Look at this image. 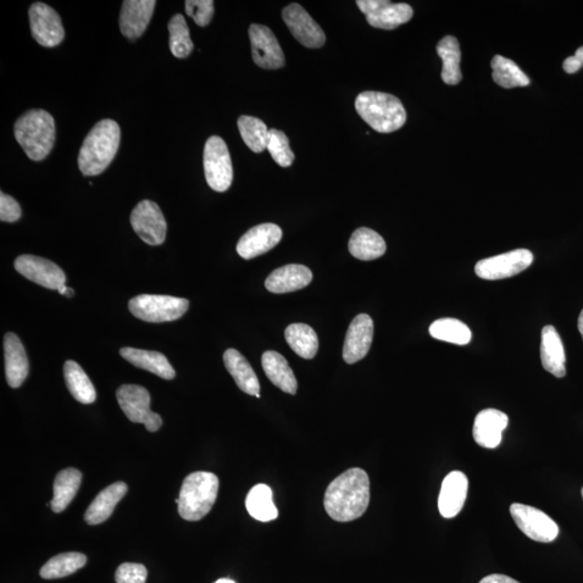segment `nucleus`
I'll use <instances>...</instances> for the list:
<instances>
[{"label": "nucleus", "mask_w": 583, "mask_h": 583, "mask_svg": "<svg viewBox=\"0 0 583 583\" xmlns=\"http://www.w3.org/2000/svg\"><path fill=\"white\" fill-rule=\"evenodd\" d=\"M214 583H236V582L233 581V580H230V579L223 578V579H220V580H218V581H216Z\"/></svg>", "instance_id": "nucleus-50"}, {"label": "nucleus", "mask_w": 583, "mask_h": 583, "mask_svg": "<svg viewBox=\"0 0 583 583\" xmlns=\"http://www.w3.org/2000/svg\"><path fill=\"white\" fill-rule=\"evenodd\" d=\"M370 479L362 469H349L326 488L324 508L337 522H352L365 513L370 503Z\"/></svg>", "instance_id": "nucleus-1"}, {"label": "nucleus", "mask_w": 583, "mask_h": 583, "mask_svg": "<svg viewBox=\"0 0 583 583\" xmlns=\"http://www.w3.org/2000/svg\"><path fill=\"white\" fill-rule=\"evenodd\" d=\"M64 379L71 396L82 404H91L97 400V391L86 371L75 361H66Z\"/></svg>", "instance_id": "nucleus-32"}, {"label": "nucleus", "mask_w": 583, "mask_h": 583, "mask_svg": "<svg viewBox=\"0 0 583 583\" xmlns=\"http://www.w3.org/2000/svg\"><path fill=\"white\" fill-rule=\"evenodd\" d=\"M132 229L149 246H160L165 240L166 221L157 204L151 200H143L131 214Z\"/></svg>", "instance_id": "nucleus-11"}, {"label": "nucleus", "mask_w": 583, "mask_h": 583, "mask_svg": "<svg viewBox=\"0 0 583 583\" xmlns=\"http://www.w3.org/2000/svg\"><path fill=\"white\" fill-rule=\"evenodd\" d=\"M219 477L211 472H193L186 477L175 503L182 519L200 521L212 509L218 498Z\"/></svg>", "instance_id": "nucleus-5"}, {"label": "nucleus", "mask_w": 583, "mask_h": 583, "mask_svg": "<svg viewBox=\"0 0 583 583\" xmlns=\"http://www.w3.org/2000/svg\"><path fill=\"white\" fill-rule=\"evenodd\" d=\"M82 475L80 470L69 468L60 471L55 476L53 484V499L50 505L53 512H62L73 501L80 490Z\"/></svg>", "instance_id": "nucleus-30"}, {"label": "nucleus", "mask_w": 583, "mask_h": 583, "mask_svg": "<svg viewBox=\"0 0 583 583\" xmlns=\"http://www.w3.org/2000/svg\"><path fill=\"white\" fill-rule=\"evenodd\" d=\"M205 179L213 191L229 190L233 179L230 154L223 138L211 136L205 143L203 153Z\"/></svg>", "instance_id": "nucleus-7"}, {"label": "nucleus", "mask_w": 583, "mask_h": 583, "mask_svg": "<svg viewBox=\"0 0 583 583\" xmlns=\"http://www.w3.org/2000/svg\"><path fill=\"white\" fill-rule=\"evenodd\" d=\"M437 52L438 57L443 61V69L441 77L444 82L449 86L458 85L462 81V71H460V52L459 42L453 36H447L437 43Z\"/></svg>", "instance_id": "nucleus-31"}, {"label": "nucleus", "mask_w": 583, "mask_h": 583, "mask_svg": "<svg viewBox=\"0 0 583 583\" xmlns=\"http://www.w3.org/2000/svg\"><path fill=\"white\" fill-rule=\"evenodd\" d=\"M479 583H521L516 581L511 577L501 575V574H493L486 576L485 578H483Z\"/></svg>", "instance_id": "nucleus-45"}, {"label": "nucleus", "mask_w": 583, "mask_h": 583, "mask_svg": "<svg viewBox=\"0 0 583 583\" xmlns=\"http://www.w3.org/2000/svg\"><path fill=\"white\" fill-rule=\"evenodd\" d=\"M534 255L529 249H519L480 260L475 265V274L485 280H502L519 275L529 268Z\"/></svg>", "instance_id": "nucleus-10"}, {"label": "nucleus", "mask_w": 583, "mask_h": 583, "mask_svg": "<svg viewBox=\"0 0 583 583\" xmlns=\"http://www.w3.org/2000/svg\"><path fill=\"white\" fill-rule=\"evenodd\" d=\"M578 329H579V331L581 333V336L583 338V310L581 311V314H580L579 319H578Z\"/></svg>", "instance_id": "nucleus-47"}, {"label": "nucleus", "mask_w": 583, "mask_h": 583, "mask_svg": "<svg viewBox=\"0 0 583 583\" xmlns=\"http://www.w3.org/2000/svg\"><path fill=\"white\" fill-rule=\"evenodd\" d=\"M582 68V64L579 62L578 59L573 55V57H569L564 61L563 69L566 73L575 74Z\"/></svg>", "instance_id": "nucleus-44"}, {"label": "nucleus", "mask_w": 583, "mask_h": 583, "mask_svg": "<svg viewBox=\"0 0 583 583\" xmlns=\"http://www.w3.org/2000/svg\"><path fill=\"white\" fill-rule=\"evenodd\" d=\"M117 400L132 423L143 424L147 431H158L163 419L151 409V394L146 388L137 385H122L116 392Z\"/></svg>", "instance_id": "nucleus-8"}, {"label": "nucleus", "mask_w": 583, "mask_h": 583, "mask_svg": "<svg viewBox=\"0 0 583 583\" xmlns=\"http://www.w3.org/2000/svg\"><path fill=\"white\" fill-rule=\"evenodd\" d=\"M14 136L31 160L42 161L52 151L55 124L46 110L32 109L22 115L14 125Z\"/></svg>", "instance_id": "nucleus-3"}, {"label": "nucleus", "mask_w": 583, "mask_h": 583, "mask_svg": "<svg viewBox=\"0 0 583 583\" xmlns=\"http://www.w3.org/2000/svg\"><path fill=\"white\" fill-rule=\"evenodd\" d=\"M147 569L146 566L136 563H124L116 570L117 583H146Z\"/></svg>", "instance_id": "nucleus-42"}, {"label": "nucleus", "mask_w": 583, "mask_h": 583, "mask_svg": "<svg viewBox=\"0 0 583 583\" xmlns=\"http://www.w3.org/2000/svg\"><path fill=\"white\" fill-rule=\"evenodd\" d=\"M14 268L26 279L50 290L58 291L61 287L65 286V272L52 260L35 255H21L15 259Z\"/></svg>", "instance_id": "nucleus-14"}, {"label": "nucleus", "mask_w": 583, "mask_h": 583, "mask_svg": "<svg viewBox=\"0 0 583 583\" xmlns=\"http://www.w3.org/2000/svg\"><path fill=\"white\" fill-rule=\"evenodd\" d=\"M185 10L197 25L203 27L213 18L214 3L212 0H187Z\"/></svg>", "instance_id": "nucleus-41"}, {"label": "nucleus", "mask_w": 583, "mask_h": 583, "mask_svg": "<svg viewBox=\"0 0 583 583\" xmlns=\"http://www.w3.org/2000/svg\"><path fill=\"white\" fill-rule=\"evenodd\" d=\"M22 210L16 200L9 194L0 193V220L14 223L21 219Z\"/></svg>", "instance_id": "nucleus-43"}, {"label": "nucleus", "mask_w": 583, "mask_h": 583, "mask_svg": "<svg viewBox=\"0 0 583 583\" xmlns=\"http://www.w3.org/2000/svg\"><path fill=\"white\" fill-rule=\"evenodd\" d=\"M238 129L246 146L254 153H263L268 149L269 130L264 121L257 117L241 116L238 119Z\"/></svg>", "instance_id": "nucleus-36"}, {"label": "nucleus", "mask_w": 583, "mask_h": 583, "mask_svg": "<svg viewBox=\"0 0 583 583\" xmlns=\"http://www.w3.org/2000/svg\"><path fill=\"white\" fill-rule=\"evenodd\" d=\"M282 230L276 224H260L248 230L237 244V252L244 259L268 253L281 241Z\"/></svg>", "instance_id": "nucleus-17"}, {"label": "nucleus", "mask_w": 583, "mask_h": 583, "mask_svg": "<svg viewBox=\"0 0 583 583\" xmlns=\"http://www.w3.org/2000/svg\"><path fill=\"white\" fill-rule=\"evenodd\" d=\"M348 249L350 254L355 259L373 260L386 253L387 246L380 233L362 227L353 233Z\"/></svg>", "instance_id": "nucleus-28"}, {"label": "nucleus", "mask_w": 583, "mask_h": 583, "mask_svg": "<svg viewBox=\"0 0 583 583\" xmlns=\"http://www.w3.org/2000/svg\"><path fill=\"white\" fill-rule=\"evenodd\" d=\"M155 0H127L122 3L120 30L122 35L135 41L144 34L152 20Z\"/></svg>", "instance_id": "nucleus-19"}, {"label": "nucleus", "mask_w": 583, "mask_h": 583, "mask_svg": "<svg viewBox=\"0 0 583 583\" xmlns=\"http://www.w3.org/2000/svg\"><path fill=\"white\" fill-rule=\"evenodd\" d=\"M575 57H576L577 59H578L579 62H580V63L582 64V66H583V46H582V47H580V48H578V50H577V52H576V53H575Z\"/></svg>", "instance_id": "nucleus-46"}, {"label": "nucleus", "mask_w": 583, "mask_h": 583, "mask_svg": "<svg viewBox=\"0 0 583 583\" xmlns=\"http://www.w3.org/2000/svg\"><path fill=\"white\" fill-rule=\"evenodd\" d=\"M69 287L66 286L61 287L58 290V292L61 294V296H65L66 292H68Z\"/></svg>", "instance_id": "nucleus-48"}, {"label": "nucleus", "mask_w": 583, "mask_h": 583, "mask_svg": "<svg viewBox=\"0 0 583 583\" xmlns=\"http://www.w3.org/2000/svg\"><path fill=\"white\" fill-rule=\"evenodd\" d=\"M508 424V416L501 410L494 409L481 410L475 419V441L482 447L496 448L502 443L503 431Z\"/></svg>", "instance_id": "nucleus-20"}, {"label": "nucleus", "mask_w": 583, "mask_h": 583, "mask_svg": "<svg viewBox=\"0 0 583 583\" xmlns=\"http://www.w3.org/2000/svg\"><path fill=\"white\" fill-rule=\"evenodd\" d=\"M248 512L259 522H270L277 518V509L272 501L271 488L265 484L254 486L246 499Z\"/></svg>", "instance_id": "nucleus-34"}, {"label": "nucleus", "mask_w": 583, "mask_h": 583, "mask_svg": "<svg viewBox=\"0 0 583 583\" xmlns=\"http://www.w3.org/2000/svg\"><path fill=\"white\" fill-rule=\"evenodd\" d=\"M5 377L11 388H19L30 373L29 359L20 338L8 333L4 341Z\"/></svg>", "instance_id": "nucleus-21"}, {"label": "nucleus", "mask_w": 583, "mask_h": 583, "mask_svg": "<svg viewBox=\"0 0 583 583\" xmlns=\"http://www.w3.org/2000/svg\"><path fill=\"white\" fill-rule=\"evenodd\" d=\"M430 335L436 340L464 346L469 343L472 333L464 322L453 318L440 319L433 322L429 329Z\"/></svg>", "instance_id": "nucleus-38"}, {"label": "nucleus", "mask_w": 583, "mask_h": 583, "mask_svg": "<svg viewBox=\"0 0 583 583\" xmlns=\"http://www.w3.org/2000/svg\"><path fill=\"white\" fill-rule=\"evenodd\" d=\"M355 109L366 124L380 133L401 129L407 122L403 104L392 94L365 91L355 99Z\"/></svg>", "instance_id": "nucleus-4"}, {"label": "nucleus", "mask_w": 583, "mask_h": 583, "mask_svg": "<svg viewBox=\"0 0 583 583\" xmlns=\"http://www.w3.org/2000/svg\"><path fill=\"white\" fill-rule=\"evenodd\" d=\"M188 307H190V302L185 298L151 296V294H143L129 302V309L133 315L152 324H163V322L180 319L187 313Z\"/></svg>", "instance_id": "nucleus-6"}, {"label": "nucleus", "mask_w": 583, "mask_h": 583, "mask_svg": "<svg viewBox=\"0 0 583 583\" xmlns=\"http://www.w3.org/2000/svg\"><path fill=\"white\" fill-rule=\"evenodd\" d=\"M120 144V127L116 121L98 122L82 143L78 165L86 176L101 174L112 164Z\"/></svg>", "instance_id": "nucleus-2"}, {"label": "nucleus", "mask_w": 583, "mask_h": 583, "mask_svg": "<svg viewBox=\"0 0 583 583\" xmlns=\"http://www.w3.org/2000/svg\"><path fill=\"white\" fill-rule=\"evenodd\" d=\"M87 563L85 554L80 552L61 553L50 559L41 569L43 579H60L76 573Z\"/></svg>", "instance_id": "nucleus-35"}, {"label": "nucleus", "mask_w": 583, "mask_h": 583, "mask_svg": "<svg viewBox=\"0 0 583 583\" xmlns=\"http://www.w3.org/2000/svg\"><path fill=\"white\" fill-rule=\"evenodd\" d=\"M262 365L265 374L272 384L281 389L283 392L296 393V377L285 357L277 352H266L262 357Z\"/></svg>", "instance_id": "nucleus-27"}, {"label": "nucleus", "mask_w": 583, "mask_h": 583, "mask_svg": "<svg viewBox=\"0 0 583 583\" xmlns=\"http://www.w3.org/2000/svg\"><path fill=\"white\" fill-rule=\"evenodd\" d=\"M374 324L369 315L355 316L349 325L343 345V358L348 364L362 360L369 353L373 342Z\"/></svg>", "instance_id": "nucleus-16"}, {"label": "nucleus", "mask_w": 583, "mask_h": 583, "mask_svg": "<svg viewBox=\"0 0 583 583\" xmlns=\"http://www.w3.org/2000/svg\"><path fill=\"white\" fill-rule=\"evenodd\" d=\"M510 513L518 525L531 540L538 542H552L559 536V526L540 509L522 503H512Z\"/></svg>", "instance_id": "nucleus-9"}, {"label": "nucleus", "mask_w": 583, "mask_h": 583, "mask_svg": "<svg viewBox=\"0 0 583 583\" xmlns=\"http://www.w3.org/2000/svg\"><path fill=\"white\" fill-rule=\"evenodd\" d=\"M285 335L288 346L299 357L307 360L315 357L319 349V340L313 327L303 324H294L287 327Z\"/></svg>", "instance_id": "nucleus-33"}, {"label": "nucleus", "mask_w": 583, "mask_h": 583, "mask_svg": "<svg viewBox=\"0 0 583 583\" xmlns=\"http://www.w3.org/2000/svg\"><path fill=\"white\" fill-rule=\"evenodd\" d=\"M493 80L504 89L526 87L530 85L529 77L526 76L513 61L496 55L492 60Z\"/></svg>", "instance_id": "nucleus-37"}, {"label": "nucleus", "mask_w": 583, "mask_h": 583, "mask_svg": "<svg viewBox=\"0 0 583 583\" xmlns=\"http://www.w3.org/2000/svg\"><path fill=\"white\" fill-rule=\"evenodd\" d=\"M288 30L303 46L310 49L321 48L326 41L324 30L301 5L291 4L282 11Z\"/></svg>", "instance_id": "nucleus-13"}, {"label": "nucleus", "mask_w": 583, "mask_h": 583, "mask_svg": "<svg viewBox=\"0 0 583 583\" xmlns=\"http://www.w3.org/2000/svg\"><path fill=\"white\" fill-rule=\"evenodd\" d=\"M581 493H582V497H583V487H582V491H581Z\"/></svg>", "instance_id": "nucleus-51"}, {"label": "nucleus", "mask_w": 583, "mask_h": 583, "mask_svg": "<svg viewBox=\"0 0 583 583\" xmlns=\"http://www.w3.org/2000/svg\"><path fill=\"white\" fill-rule=\"evenodd\" d=\"M127 487L124 482H116L105 488L89 505L85 521L89 525H98L108 520L116 505L126 496Z\"/></svg>", "instance_id": "nucleus-25"}, {"label": "nucleus", "mask_w": 583, "mask_h": 583, "mask_svg": "<svg viewBox=\"0 0 583 583\" xmlns=\"http://www.w3.org/2000/svg\"><path fill=\"white\" fill-rule=\"evenodd\" d=\"M224 363L227 371H230V374L235 380L237 386L243 392L249 394V396L260 398V386L258 376L255 374L252 366L248 362V360L238 350H226L224 353Z\"/></svg>", "instance_id": "nucleus-26"}, {"label": "nucleus", "mask_w": 583, "mask_h": 583, "mask_svg": "<svg viewBox=\"0 0 583 583\" xmlns=\"http://www.w3.org/2000/svg\"><path fill=\"white\" fill-rule=\"evenodd\" d=\"M65 296H68V297L74 296V290H73V288L69 287V290H68V292H66Z\"/></svg>", "instance_id": "nucleus-49"}, {"label": "nucleus", "mask_w": 583, "mask_h": 583, "mask_svg": "<svg viewBox=\"0 0 583 583\" xmlns=\"http://www.w3.org/2000/svg\"><path fill=\"white\" fill-rule=\"evenodd\" d=\"M254 63L264 70H277L286 64L285 54L269 27L252 24L249 30Z\"/></svg>", "instance_id": "nucleus-15"}, {"label": "nucleus", "mask_w": 583, "mask_h": 583, "mask_svg": "<svg viewBox=\"0 0 583 583\" xmlns=\"http://www.w3.org/2000/svg\"><path fill=\"white\" fill-rule=\"evenodd\" d=\"M468 477L462 471H453L446 476L437 503L443 518L453 519L459 514L468 495Z\"/></svg>", "instance_id": "nucleus-18"}, {"label": "nucleus", "mask_w": 583, "mask_h": 583, "mask_svg": "<svg viewBox=\"0 0 583 583\" xmlns=\"http://www.w3.org/2000/svg\"><path fill=\"white\" fill-rule=\"evenodd\" d=\"M313 280V272L304 265H287L272 271L265 281L271 293L283 294L302 290Z\"/></svg>", "instance_id": "nucleus-22"}, {"label": "nucleus", "mask_w": 583, "mask_h": 583, "mask_svg": "<svg viewBox=\"0 0 583 583\" xmlns=\"http://www.w3.org/2000/svg\"><path fill=\"white\" fill-rule=\"evenodd\" d=\"M120 354L127 362L138 369L151 371L161 379L171 381L175 377L174 366L170 364L169 360L163 353L126 347L120 350Z\"/></svg>", "instance_id": "nucleus-24"}, {"label": "nucleus", "mask_w": 583, "mask_h": 583, "mask_svg": "<svg viewBox=\"0 0 583 583\" xmlns=\"http://www.w3.org/2000/svg\"><path fill=\"white\" fill-rule=\"evenodd\" d=\"M32 35L42 47L53 48L63 42L65 31L61 16L43 3H35L29 11Z\"/></svg>", "instance_id": "nucleus-12"}, {"label": "nucleus", "mask_w": 583, "mask_h": 583, "mask_svg": "<svg viewBox=\"0 0 583 583\" xmlns=\"http://www.w3.org/2000/svg\"><path fill=\"white\" fill-rule=\"evenodd\" d=\"M170 49L175 58L185 59L193 50L190 29L184 16L175 14L169 22Z\"/></svg>", "instance_id": "nucleus-39"}, {"label": "nucleus", "mask_w": 583, "mask_h": 583, "mask_svg": "<svg viewBox=\"0 0 583 583\" xmlns=\"http://www.w3.org/2000/svg\"><path fill=\"white\" fill-rule=\"evenodd\" d=\"M268 151L270 153L272 159L282 168H288L296 159L287 136L285 133L277 129L269 130Z\"/></svg>", "instance_id": "nucleus-40"}, {"label": "nucleus", "mask_w": 583, "mask_h": 583, "mask_svg": "<svg viewBox=\"0 0 583 583\" xmlns=\"http://www.w3.org/2000/svg\"><path fill=\"white\" fill-rule=\"evenodd\" d=\"M413 14L414 11L408 4H392L387 0H381L379 9L366 15V20L376 29L391 31L408 24L413 18Z\"/></svg>", "instance_id": "nucleus-29"}, {"label": "nucleus", "mask_w": 583, "mask_h": 583, "mask_svg": "<svg viewBox=\"0 0 583 583\" xmlns=\"http://www.w3.org/2000/svg\"><path fill=\"white\" fill-rule=\"evenodd\" d=\"M541 357L543 369L558 379L566 375V357L562 340L552 325L543 327L541 333Z\"/></svg>", "instance_id": "nucleus-23"}]
</instances>
